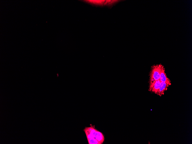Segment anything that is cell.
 Returning <instances> with one entry per match:
<instances>
[{
  "label": "cell",
  "mask_w": 192,
  "mask_h": 144,
  "mask_svg": "<svg viewBox=\"0 0 192 144\" xmlns=\"http://www.w3.org/2000/svg\"><path fill=\"white\" fill-rule=\"evenodd\" d=\"M87 140L94 139L97 140L100 143L102 144L104 141V137L103 134L93 127H87L84 130Z\"/></svg>",
  "instance_id": "obj_1"
},
{
  "label": "cell",
  "mask_w": 192,
  "mask_h": 144,
  "mask_svg": "<svg viewBox=\"0 0 192 144\" xmlns=\"http://www.w3.org/2000/svg\"><path fill=\"white\" fill-rule=\"evenodd\" d=\"M162 65H154L152 66L149 73V90L157 80H160Z\"/></svg>",
  "instance_id": "obj_2"
},
{
  "label": "cell",
  "mask_w": 192,
  "mask_h": 144,
  "mask_svg": "<svg viewBox=\"0 0 192 144\" xmlns=\"http://www.w3.org/2000/svg\"><path fill=\"white\" fill-rule=\"evenodd\" d=\"M171 84L161 82L159 89L156 94L160 96L163 95L165 91L167 89L168 87Z\"/></svg>",
  "instance_id": "obj_3"
},
{
  "label": "cell",
  "mask_w": 192,
  "mask_h": 144,
  "mask_svg": "<svg viewBox=\"0 0 192 144\" xmlns=\"http://www.w3.org/2000/svg\"><path fill=\"white\" fill-rule=\"evenodd\" d=\"M160 80L161 82L171 84V81L170 79L167 77L165 72V68L162 65L160 72Z\"/></svg>",
  "instance_id": "obj_4"
},
{
  "label": "cell",
  "mask_w": 192,
  "mask_h": 144,
  "mask_svg": "<svg viewBox=\"0 0 192 144\" xmlns=\"http://www.w3.org/2000/svg\"><path fill=\"white\" fill-rule=\"evenodd\" d=\"M161 82L160 79L156 81L152 87L149 91L156 94L159 89Z\"/></svg>",
  "instance_id": "obj_5"
}]
</instances>
